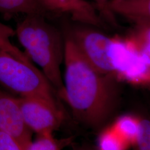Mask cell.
<instances>
[{
  "mask_svg": "<svg viewBox=\"0 0 150 150\" xmlns=\"http://www.w3.org/2000/svg\"><path fill=\"white\" fill-rule=\"evenodd\" d=\"M63 98L75 119L87 129L101 130L117 112L120 81L92 67L69 39L64 41Z\"/></svg>",
  "mask_w": 150,
  "mask_h": 150,
  "instance_id": "1",
  "label": "cell"
},
{
  "mask_svg": "<svg viewBox=\"0 0 150 150\" xmlns=\"http://www.w3.org/2000/svg\"><path fill=\"white\" fill-rule=\"evenodd\" d=\"M15 35L24 54L40 67L62 98L64 86L61 66L64 61V41L59 31L46 21L44 16L27 15L17 24Z\"/></svg>",
  "mask_w": 150,
  "mask_h": 150,
  "instance_id": "2",
  "label": "cell"
},
{
  "mask_svg": "<svg viewBox=\"0 0 150 150\" xmlns=\"http://www.w3.org/2000/svg\"><path fill=\"white\" fill-rule=\"evenodd\" d=\"M67 38L81 54L99 72L122 79L137 68L139 56L129 42L108 36L85 26L71 28Z\"/></svg>",
  "mask_w": 150,
  "mask_h": 150,
  "instance_id": "3",
  "label": "cell"
},
{
  "mask_svg": "<svg viewBox=\"0 0 150 150\" xmlns=\"http://www.w3.org/2000/svg\"><path fill=\"white\" fill-rule=\"evenodd\" d=\"M0 85L18 96L36 97L59 104L54 88L32 64L0 49Z\"/></svg>",
  "mask_w": 150,
  "mask_h": 150,
  "instance_id": "4",
  "label": "cell"
},
{
  "mask_svg": "<svg viewBox=\"0 0 150 150\" xmlns=\"http://www.w3.org/2000/svg\"><path fill=\"white\" fill-rule=\"evenodd\" d=\"M28 127L37 135L53 134L63 123L64 114L59 104L36 97H19Z\"/></svg>",
  "mask_w": 150,
  "mask_h": 150,
  "instance_id": "5",
  "label": "cell"
},
{
  "mask_svg": "<svg viewBox=\"0 0 150 150\" xmlns=\"http://www.w3.org/2000/svg\"><path fill=\"white\" fill-rule=\"evenodd\" d=\"M0 131L18 142L22 147L32 140V131L23 118L19 97L0 90Z\"/></svg>",
  "mask_w": 150,
  "mask_h": 150,
  "instance_id": "6",
  "label": "cell"
},
{
  "mask_svg": "<svg viewBox=\"0 0 150 150\" xmlns=\"http://www.w3.org/2000/svg\"><path fill=\"white\" fill-rule=\"evenodd\" d=\"M48 11L69 14L74 20L87 25L98 26L101 20L93 7L83 1L72 0H38Z\"/></svg>",
  "mask_w": 150,
  "mask_h": 150,
  "instance_id": "7",
  "label": "cell"
},
{
  "mask_svg": "<svg viewBox=\"0 0 150 150\" xmlns=\"http://www.w3.org/2000/svg\"><path fill=\"white\" fill-rule=\"evenodd\" d=\"M112 12L123 16L134 22H150V0L109 2Z\"/></svg>",
  "mask_w": 150,
  "mask_h": 150,
  "instance_id": "8",
  "label": "cell"
},
{
  "mask_svg": "<svg viewBox=\"0 0 150 150\" xmlns=\"http://www.w3.org/2000/svg\"><path fill=\"white\" fill-rule=\"evenodd\" d=\"M48 12L38 0H0V13L45 16Z\"/></svg>",
  "mask_w": 150,
  "mask_h": 150,
  "instance_id": "9",
  "label": "cell"
},
{
  "mask_svg": "<svg viewBox=\"0 0 150 150\" xmlns=\"http://www.w3.org/2000/svg\"><path fill=\"white\" fill-rule=\"evenodd\" d=\"M128 40L150 69V22H137Z\"/></svg>",
  "mask_w": 150,
  "mask_h": 150,
  "instance_id": "10",
  "label": "cell"
},
{
  "mask_svg": "<svg viewBox=\"0 0 150 150\" xmlns=\"http://www.w3.org/2000/svg\"><path fill=\"white\" fill-rule=\"evenodd\" d=\"M111 125L130 146H134L139 134V116L130 113L122 115L114 118Z\"/></svg>",
  "mask_w": 150,
  "mask_h": 150,
  "instance_id": "11",
  "label": "cell"
},
{
  "mask_svg": "<svg viewBox=\"0 0 150 150\" xmlns=\"http://www.w3.org/2000/svg\"><path fill=\"white\" fill-rule=\"evenodd\" d=\"M73 141L72 136L56 139L53 134H38L36 139L31 140L22 149L23 150H63L72 145Z\"/></svg>",
  "mask_w": 150,
  "mask_h": 150,
  "instance_id": "12",
  "label": "cell"
},
{
  "mask_svg": "<svg viewBox=\"0 0 150 150\" xmlns=\"http://www.w3.org/2000/svg\"><path fill=\"white\" fill-rule=\"evenodd\" d=\"M131 147L118 134L111 125L101 129L97 139L98 150H128Z\"/></svg>",
  "mask_w": 150,
  "mask_h": 150,
  "instance_id": "13",
  "label": "cell"
},
{
  "mask_svg": "<svg viewBox=\"0 0 150 150\" xmlns=\"http://www.w3.org/2000/svg\"><path fill=\"white\" fill-rule=\"evenodd\" d=\"M15 35V30L12 28L0 22V49L6 51L22 61H31L20 49L11 42V38Z\"/></svg>",
  "mask_w": 150,
  "mask_h": 150,
  "instance_id": "14",
  "label": "cell"
},
{
  "mask_svg": "<svg viewBox=\"0 0 150 150\" xmlns=\"http://www.w3.org/2000/svg\"><path fill=\"white\" fill-rule=\"evenodd\" d=\"M139 134L134 150H150V118L139 116Z\"/></svg>",
  "mask_w": 150,
  "mask_h": 150,
  "instance_id": "15",
  "label": "cell"
},
{
  "mask_svg": "<svg viewBox=\"0 0 150 150\" xmlns=\"http://www.w3.org/2000/svg\"><path fill=\"white\" fill-rule=\"evenodd\" d=\"M0 150H23L20 144L0 131Z\"/></svg>",
  "mask_w": 150,
  "mask_h": 150,
  "instance_id": "16",
  "label": "cell"
},
{
  "mask_svg": "<svg viewBox=\"0 0 150 150\" xmlns=\"http://www.w3.org/2000/svg\"><path fill=\"white\" fill-rule=\"evenodd\" d=\"M77 2H82L83 0H72ZM97 7L99 10L104 16H106L110 13L109 9V2L107 0H96Z\"/></svg>",
  "mask_w": 150,
  "mask_h": 150,
  "instance_id": "17",
  "label": "cell"
},
{
  "mask_svg": "<svg viewBox=\"0 0 150 150\" xmlns=\"http://www.w3.org/2000/svg\"><path fill=\"white\" fill-rule=\"evenodd\" d=\"M72 150H98L96 147L91 145H83L74 146Z\"/></svg>",
  "mask_w": 150,
  "mask_h": 150,
  "instance_id": "18",
  "label": "cell"
},
{
  "mask_svg": "<svg viewBox=\"0 0 150 150\" xmlns=\"http://www.w3.org/2000/svg\"><path fill=\"white\" fill-rule=\"evenodd\" d=\"M114 2H120V1H138V0H111Z\"/></svg>",
  "mask_w": 150,
  "mask_h": 150,
  "instance_id": "19",
  "label": "cell"
}]
</instances>
